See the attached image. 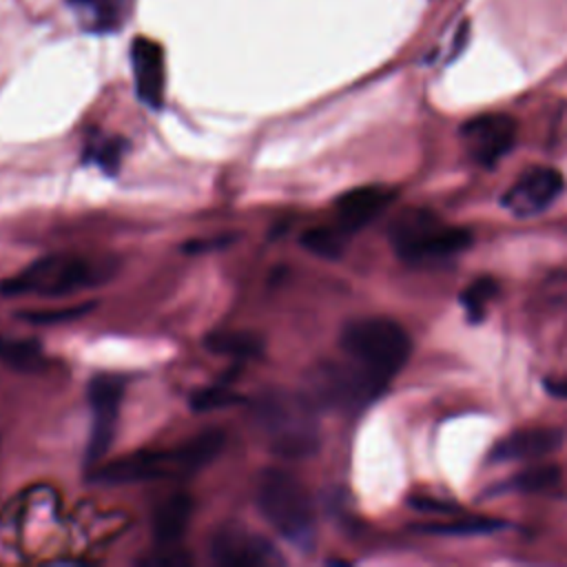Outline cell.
Returning <instances> with one entry per match:
<instances>
[{"label":"cell","mask_w":567,"mask_h":567,"mask_svg":"<svg viewBox=\"0 0 567 567\" xmlns=\"http://www.w3.org/2000/svg\"><path fill=\"white\" fill-rule=\"evenodd\" d=\"M255 425L268 450L281 458H306L319 447V423L315 405L306 394L270 390L257 399Z\"/></svg>","instance_id":"6da1fadb"},{"label":"cell","mask_w":567,"mask_h":567,"mask_svg":"<svg viewBox=\"0 0 567 567\" xmlns=\"http://www.w3.org/2000/svg\"><path fill=\"white\" fill-rule=\"evenodd\" d=\"M224 447V434L202 432L175 450H142L126 454L95 472V481L109 485L153 481L171 474H190L210 463Z\"/></svg>","instance_id":"7a4b0ae2"},{"label":"cell","mask_w":567,"mask_h":567,"mask_svg":"<svg viewBox=\"0 0 567 567\" xmlns=\"http://www.w3.org/2000/svg\"><path fill=\"white\" fill-rule=\"evenodd\" d=\"M257 505L288 543L303 549L312 545L315 507L308 489L295 474L281 467H266L257 478Z\"/></svg>","instance_id":"3957f363"},{"label":"cell","mask_w":567,"mask_h":567,"mask_svg":"<svg viewBox=\"0 0 567 567\" xmlns=\"http://www.w3.org/2000/svg\"><path fill=\"white\" fill-rule=\"evenodd\" d=\"M341 348L350 361L388 383L410 357V337L392 319L365 317L343 328Z\"/></svg>","instance_id":"277c9868"},{"label":"cell","mask_w":567,"mask_h":567,"mask_svg":"<svg viewBox=\"0 0 567 567\" xmlns=\"http://www.w3.org/2000/svg\"><path fill=\"white\" fill-rule=\"evenodd\" d=\"M390 239L394 250L405 261H432L445 259L465 250L472 235L463 228L443 226L427 210H405L399 215L390 228Z\"/></svg>","instance_id":"5b68a950"},{"label":"cell","mask_w":567,"mask_h":567,"mask_svg":"<svg viewBox=\"0 0 567 567\" xmlns=\"http://www.w3.org/2000/svg\"><path fill=\"white\" fill-rule=\"evenodd\" d=\"M95 264L80 259V257H66V255H51L33 261L18 275L2 281L0 290L4 295H47V297H60L66 295L80 286H86L91 281H97V272L93 270Z\"/></svg>","instance_id":"8992f818"},{"label":"cell","mask_w":567,"mask_h":567,"mask_svg":"<svg viewBox=\"0 0 567 567\" xmlns=\"http://www.w3.org/2000/svg\"><path fill=\"white\" fill-rule=\"evenodd\" d=\"M385 385L388 383L379 381L354 361L328 363L323 370H319L317 396L328 405L357 410L377 399Z\"/></svg>","instance_id":"52a82bcc"},{"label":"cell","mask_w":567,"mask_h":567,"mask_svg":"<svg viewBox=\"0 0 567 567\" xmlns=\"http://www.w3.org/2000/svg\"><path fill=\"white\" fill-rule=\"evenodd\" d=\"M122 394H124V381L120 377L100 374L89 383V403H91V416H93L89 447H86L89 463L102 461V456L111 447L117 416H120Z\"/></svg>","instance_id":"ba28073f"},{"label":"cell","mask_w":567,"mask_h":567,"mask_svg":"<svg viewBox=\"0 0 567 567\" xmlns=\"http://www.w3.org/2000/svg\"><path fill=\"white\" fill-rule=\"evenodd\" d=\"M210 556L221 567H266L281 563L277 549L244 525H221L210 538Z\"/></svg>","instance_id":"9c48e42d"},{"label":"cell","mask_w":567,"mask_h":567,"mask_svg":"<svg viewBox=\"0 0 567 567\" xmlns=\"http://www.w3.org/2000/svg\"><path fill=\"white\" fill-rule=\"evenodd\" d=\"M516 137V122L503 113H487L472 117L461 128V140L465 144L467 155L483 164H496L512 146Z\"/></svg>","instance_id":"30bf717a"},{"label":"cell","mask_w":567,"mask_h":567,"mask_svg":"<svg viewBox=\"0 0 567 567\" xmlns=\"http://www.w3.org/2000/svg\"><path fill=\"white\" fill-rule=\"evenodd\" d=\"M565 182L551 166H536L520 175V179L503 195V206L516 217L543 213L560 195Z\"/></svg>","instance_id":"8fae6325"},{"label":"cell","mask_w":567,"mask_h":567,"mask_svg":"<svg viewBox=\"0 0 567 567\" xmlns=\"http://www.w3.org/2000/svg\"><path fill=\"white\" fill-rule=\"evenodd\" d=\"M131 66L135 75V91L137 97L151 106L159 109L164 102V86H166V66H164V51L151 38H135L131 44Z\"/></svg>","instance_id":"7c38bea8"},{"label":"cell","mask_w":567,"mask_h":567,"mask_svg":"<svg viewBox=\"0 0 567 567\" xmlns=\"http://www.w3.org/2000/svg\"><path fill=\"white\" fill-rule=\"evenodd\" d=\"M392 199L394 190L379 184L346 190L334 204L337 226L343 233H357L365 224H370Z\"/></svg>","instance_id":"4fadbf2b"},{"label":"cell","mask_w":567,"mask_h":567,"mask_svg":"<svg viewBox=\"0 0 567 567\" xmlns=\"http://www.w3.org/2000/svg\"><path fill=\"white\" fill-rule=\"evenodd\" d=\"M563 443V430L558 427H527L503 439L496 450V461H520V458H540L556 452Z\"/></svg>","instance_id":"5bb4252c"},{"label":"cell","mask_w":567,"mask_h":567,"mask_svg":"<svg viewBox=\"0 0 567 567\" xmlns=\"http://www.w3.org/2000/svg\"><path fill=\"white\" fill-rule=\"evenodd\" d=\"M135 0H69L82 29L91 33H113L131 18Z\"/></svg>","instance_id":"9a60e30c"},{"label":"cell","mask_w":567,"mask_h":567,"mask_svg":"<svg viewBox=\"0 0 567 567\" xmlns=\"http://www.w3.org/2000/svg\"><path fill=\"white\" fill-rule=\"evenodd\" d=\"M193 498L188 494H173L157 505L153 514V538L157 545L177 543L190 520Z\"/></svg>","instance_id":"2e32d148"},{"label":"cell","mask_w":567,"mask_h":567,"mask_svg":"<svg viewBox=\"0 0 567 567\" xmlns=\"http://www.w3.org/2000/svg\"><path fill=\"white\" fill-rule=\"evenodd\" d=\"M204 346L215 354H228V357H241V359L257 357L261 352V339L255 332H244V330L210 332Z\"/></svg>","instance_id":"e0dca14e"},{"label":"cell","mask_w":567,"mask_h":567,"mask_svg":"<svg viewBox=\"0 0 567 567\" xmlns=\"http://www.w3.org/2000/svg\"><path fill=\"white\" fill-rule=\"evenodd\" d=\"M346 235L339 226L330 228V226H319V228H312L308 230L303 237H301V244L306 250H310L312 255L317 257H323V259H337L341 257L343 252V246H346Z\"/></svg>","instance_id":"ac0fdd59"},{"label":"cell","mask_w":567,"mask_h":567,"mask_svg":"<svg viewBox=\"0 0 567 567\" xmlns=\"http://www.w3.org/2000/svg\"><path fill=\"white\" fill-rule=\"evenodd\" d=\"M498 284L492 277L474 279L463 292H461V306L470 321H481L485 315L487 303L496 297Z\"/></svg>","instance_id":"d6986e66"},{"label":"cell","mask_w":567,"mask_h":567,"mask_svg":"<svg viewBox=\"0 0 567 567\" xmlns=\"http://www.w3.org/2000/svg\"><path fill=\"white\" fill-rule=\"evenodd\" d=\"M503 523L492 518H463L454 523H427V525H414V529H421L425 534H445V536H474V534H492Z\"/></svg>","instance_id":"ffe728a7"},{"label":"cell","mask_w":567,"mask_h":567,"mask_svg":"<svg viewBox=\"0 0 567 567\" xmlns=\"http://www.w3.org/2000/svg\"><path fill=\"white\" fill-rule=\"evenodd\" d=\"M42 357L35 341L24 339H0V361L13 368H33Z\"/></svg>","instance_id":"44dd1931"},{"label":"cell","mask_w":567,"mask_h":567,"mask_svg":"<svg viewBox=\"0 0 567 567\" xmlns=\"http://www.w3.org/2000/svg\"><path fill=\"white\" fill-rule=\"evenodd\" d=\"M93 301L80 303V306H69V308H58V310H29V312H18L20 319L38 326H51V323H66L73 319L84 317L86 312L93 310Z\"/></svg>","instance_id":"7402d4cb"},{"label":"cell","mask_w":567,"mask_h":567,"mask_svg":"<svg viewBox=\"0 0 567 567\" xmlns=\"http://www.w3.org/2000/svg\"><path fill=\"white\" fill-rule=\"evenodd\" d=\"M560 478V470L556 465H538L516 476L514 485L523 492H540L556 485Z\"/></svg>","instance_id":"603a6c76"},{"label":"cell","mask_w":567,"mask_h":567,"mask_svg":"<svg viewBox=\"0 0 567 567\" xmlns=\"http://www.w3.org/2000/svg\"><path fill=\"white\" fill-rule=\"evenodd\" d=\"M237 401V394L226 385H213L206 390H199L190 396V405L195 412H210L217 408H226Z\"/></svg>","instance_id":"cb8c5ba5"},{"label":"cell","mask_w":567,"mask_h":567,"mask_svg":"<svg viewBox=\"0 0 567 567\" xmlns=\"http://www.w3.org/2000/svg\"><path fill=\"white\" fill-rule=\"evenodd\" d=\"M124 142L122 140H104L100 146H95V162L102 166L104 173L113 175L120 168Z\"/></svg>","instance_id":"d4e9b609"},{"label":"cell","mask_w":567,"mask_h":567,"mask_svg":"<svg viewBox=\"0 0 567 567\" xmlns=\"http://www.w3.org/2000/svg\"><path fill=\"white\" fill-rule=\"evenodd\" d=\"M412 507H416L419 512H436V514H452V512H458V505L454 503H445V501H434L430 496H423V498H412Z\"/></svg>","instance_id":"484cf974"},{"label":"cell","mask_w":567,"mask_h":567,"mask_svg":"<svg viewBox=\"0 0 567 567\" xmlns=\"http://www.w3.org/2000/svg\"><path fill=\"white\" fill-rule=\"evenodd\" d=\"M233 237H219V239H213V241H204V239H197V241H188L184 244V250L186 252H204V250H215V248H221L230 241Z\"/></svg>","instance_id":"4316f807"},{"label":"cell","mask_w":567,"mask_h":567,"mask_svg":"<svg viewBox=\"0 0 567 567\" xmlns=\"http://www.w3.org/2000/svg\"><path fill=\"white\" fill-rule=\"evenodd\" d=\"M148 565H164V567H177V565H184V563H188V558L186 556H179V554H173V551H168V554H164V556H155V558H148L146 560Z\"/></svg>","instance_id":"83f0119b"},{"label":"cell","mask_w":567,"mask_h":567,"mask_svg":"<svg viewBox=\"0 0 567 567\" xmlns=\"http://www.w3.org/2000/svg\"><path fill=\"white\" fill-rule=\"evenodd\" d=\"M545 392L551 396H558V399H567V377L565 379H547Z\"/></svg>","instance_id":"f1b7e54d"}]
</instances>
